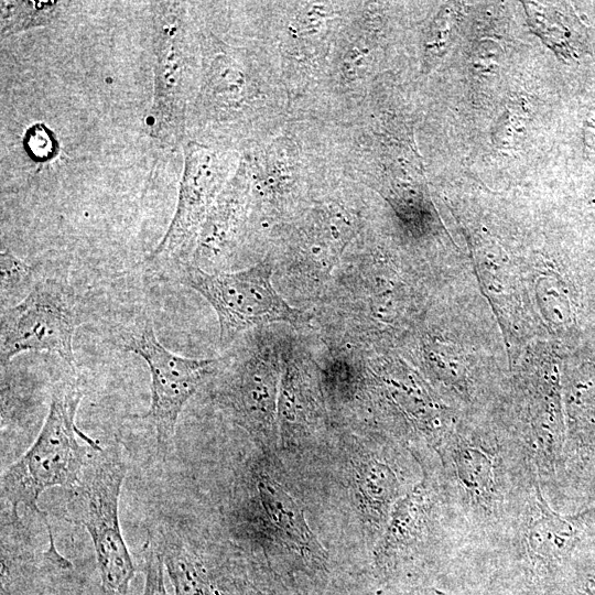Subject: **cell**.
I'll use <instances>...</instances> for the list:
<instances>
[{"label": "cell", "instance_id": "277c9868", "mask_svg": "<svg viewBox=\"0 0 595 595\" xmlns=\"http://www.w3.org/2000/svg\"><path fill=\"white\" fill-rule=\"evenodd\" d=\"M595 534V507L563 515L534 483L488 562L494 584L510 595H554L578 547Z\"/></svg>", "mask_w": 595, "mask_h": 595}, {"label": "cell", "instance_id": "d4e9b609", "mask_svg": "<svg viewBox=\"0 0 595 595\" xmlns=\"http://www.w3.org/2000/svg\"><path fill=\"white\" fill-rule=\"evenodd\" d=\"M25 142L29 152L39 160L47 159L54 153L55 141L50 131L41 125L29 129Z\"/></svg>", "mask_w": 595, "mask_h": 595}, {"label": "cell", "instance_id": "5bb4252c", "mask_svg": "<svg viewBox=\"0 0 595 595\" xmlns=\"http://www.w3.org/2000/svg\"><path fill=\"white\" fill-rule=\"evenodd\" d=\"M215 400L266 456L279 447L282 363L269 346L223 357Z\"/></svg>", "mask_w": 595, "mask_h": 595}, {"label": "cell", "instance_id": "7c38bea8", "mask_svg": "<svg viewBox=\"0 0 595 595\" xmlns=\"http://www.w3.org/2000/svg\"><path fill=\"white\" fill-rule=\"evenodd\" d=\"M148 313L120 332V345L141 357L151 378V402L141 418L150 423L161 450L172 444L178 416L198 388L219 371L224 358H185L156 338Z\"/></svg>", "mask_w": 595, "mask_h": 595}, {"label": "cell", "instance_id": "4316f807", "mask_svg": "<svg viewBox=\"0 0 595 595\" xmlns=\"http://www.w3.org/2000/svg\"><path fill=\"white\" fill-rule=\"evenodd\" d=\"M439 594H441V595H453V594L442 593V592H440Z\"/></svg>", "mask_w": 595, "mask_h": 595}, {"label": "cell", "instance_id": "8992f818", "mask_svg": "<svg viewBox=\"0 0 595 595\" xmlns=\"http://www.w3.org/2000/svg\"><path fill=\"white\" fill-rule=\"evenodd\" d=\"M391 24V4L356 0L336 36L323 76L292 118L336 125L354 122L374 84L386 72Z\"/></svg>", "mask_w": 595, "mask_h": 595}, {"label": "cell", "instance_id": "4fadbf2b", "mask_svg": "<svg viewBox=\"0 0 595 595\" xmlns=\"http://www.w3.org/2000/svg\"><path fill=\"white\" fill-rule=\"evenodd\" d=\"M242 153L224 147L188 140L176 209L171 224L149 257L152 263H190L202 227L215 201L235 174Z\"/></svg>", "mask_w": 595, "mask_h": 595}, {"label": "cell", "instance_id": "2e32d148", "mask_svg": "<svg viewBox=\"0 0 595 595\" xmlns=\"http://www.w3.org/2000/svg\"><path fill=\"white\" fill-rule=\"evenodd\" d=\"M240 499L242 523L261 542L291 554L304 569L323 570L327 553L309 526L301 505L260 463L244 478Z\"/></svg>", "mask_w": 595, "mask_h": 595}, {"label": "cell", "instance_id": "7a4b0ae2", "mask_svg": "<svg viewBox=\"0 0 595 595\" xmlns=\"http://www.w3.org/2000/svg\"><path fill=\"white\" fill-rule=\"evenodd\" d=\"M291 119V104L274 56L245 33L234 43L201 20V75L187 127L204 143L248 152Z\"/></svg>", "mask_w": 595, "mask_h": 595}, {"label": "cell", "instance_id": "484cf974", "mask_svg": "<svg viewBox=\"0 0 595 595\" xmlns=\"http://www.w3.org/2000/svg\"><path fill=\"white\" fill-rule=\"evenodd\" d=\"M585 140L588 147L595 149V108L588 112L585 121Z\"/></svg>", "mask_w": 595, "mask_h": 595}, {"label": "cell", "instance_id": "ac0fdd59", "mask_svg": "<svg viewBox=\"0 0 595 595\" xmlns=\"http://www.w3.org/2000/svg\"><path fill=\"white\" fill-rule=\"evenodd\" d=\"M281 363L279 446L296 451L321 435L327 412L320 383L303 361L285 355Z\"/></svg>", "mask_w": 595, "mask_h": 595}, {"label": "cell", "instance_id": "ba28073f", "mask_svg": "<svg viewBox=\"0 0 595 595\" xmlns=\"http://www.w3.org/2000/svg\"><path fill=\"white\" fill-rule=\"evenodd\" d=\"M421 467L416 484L393 506L372 548V564L388 583L418 576L457 556V541L444 504L431 448H411Z\"/></svg>", "mask_w": 595, "mask_h": 595}, {"label": "cell", "instance_id": "5b68a950", "mask_svg": "<svg viewBox=\"0 0 595 595\" xmlns=\"http://www.w3.org/2000/svg\"><path fill=\"white\" fill-rule=\"evenodd\" d=\"M356 0H283L244 3L246 33L274 56L291 104L302 108L325 71L333 44Z\"/></svg>", "mask_w": 595, "mask_h": 595}, {"label": "cell", "instance_id": "603a6c76", "mask_svg": "<svg viewBox=\"0 0 595 595\" xmlns=\"http://www.w3.org/2000/svg\"><path fill=\"white\" fill-rule=\"evenodd\" d=\"M0 266L1 305L7 309L22 301L36 281L33 280L32 268L9 250L1 251Z\"/></svg>", "mask_w": 595, "mask_h": 595}, {"label": "cell", "instance_id": "52a82bcc", "mask_svg": "<svg viewBox=\"0 0 595 595\" xmlns=\"http://www.w3.org/2000/svg\"><path fill=\"white\" fill-rule=\"evenodd\" d=\"M84 396L74 377L55 383L48 412L31 447L1 476V500L17 516L20 506L36 512L50 528L46 515L39 509L41 495L51 488H73L93 455L102 448L76 424V412Z\"/></svg>", "mask_w": 595, "mask_h": 595}, {"label": "cell", "instance_id": "ffe728a7", "mask_svg": "<svg viewBox=\"0 0 595 595\" xmlns=\"http://www.w3.org/2000/svg\"><path fill=\"white\" fill-rule=\"evenodd\" d=\"M160 550L174 595H220L204 564L175 533L162 537Z\"/></svg>", "mask_w": 595, "mask_h": 595}, {"label": "cell", "instance_id": "9c48e42d", "mask_svg": "<svg viewBox=\"0 0 595 595\" xmlns=\"http://www.w3.org/2000/svg\"><path fill=\"white\" fill-rule=\"evenodd\" d=\"M128 463L119 444L96 452L79 482L68 489V520L91 539L101 595H128L136 567L122 534L119 499Z\"/></svg>", "mask_w": 595, "mask_h": 595}, {"label": "cell", "instance_id": "6da1fadb", "mask_svg": "<svg viewBox=\"0 0 595 595\" xmlns=\"http://www.w3.org/2000/svg\"><path fill=\"white\" fill-rule=\"evenodd\" d=\"M457 556L488 561L539 478L519 433L491 428L450 430L433 448Z\"/></svg>", "mask_w": 595, "mask_h": 595}, {"label": "cell", "instance_id": "cb8c5ba5", "mask_svg": "<svg viewBox=\"0 0 595 595\" xmlns=\"http://www.w3.org/2000/svg\"><path fill=\"white\" fill-rule=\"evenodd\" d=\"M164 562L159 554L150 553L143 560V595H169L164 582Z\"/></svg>", "mask_w": 595, "mask_h": 595}, {"label": "cell", "instance_id": "d6986e66", "mask_svg": "<svg viewBox=\"0 0 595 595\" xmlns=\"http://www.w3.org/2000/svg\"><path fill=\"white\" fill-rule=\"evenodd\" d=\"M251 173L248 158L240 163L224 187L202 227L194 259L217 258L245 242L252 244Z\"/></svg>", "mask_w": 595, "mask_h": 595}, {"label": "cell", "instance_id": "9a60e30c", "mask_svg": "<svg viewBox=\"0 0 595 595\" xmlns=\"http://www.w3.org/2000/svg\"><path fill=\"white\" fill-rule=\"evenodd\" d=\"M0 360L3 366L24 351H47L75 372L74 333L79 324L73 288L64 280H36L13 306L1 309Z\"/></svg>", "mask_w": 595, "mask_h": 595}, {"label": "cell", "instance_id": "30bf717a", "mask_svg": "<svg viewBox=\"0 0 595 595\" xmlns=\"http://www.w3.org/2000/svg\"><path fill=\"white\" fill-rule=\"evenodd\" d=\"M154 87L150 133L174 145L187 128L201 75V20L184 2H156L153 11Z\"/></svg>", "mask_w": 595, "mask_h": 595}, {"label": "cell", "instance_id": "44dd1931", "mask_svg": "<svg viewBox=\"0 0 595 595\" xmlns=\"http://www.w3.org/2000/svg\"><path fill=\"white\" fill-rule=\"evenodd\" d=\"M61 9L62 2L52 0L1 1V35L48 25Z\"/></svg>", "mask_w": 595, "mask_h": 595}, {"label": "cell", "instance_id": "7402d4cb", "mask_svg": "<svg viewBox=\"0 0 595 595\" xmlns=\"http://www.w3.org/2000/svg\"><path fill=\"white\" fill-rule=\"evenodd\" d=\"M455 22V11L443 8L430 22L422 36L420 71L421 76L430 74L447 50Z\"/></svg>", "mask_w": 595, "mask_h": 595}, {"label": "cell", "instance_id": "3957f363", "mask_svg": "<svg viewBox=\"0 0 595 595\" xmlns=\"http://www.w3.org/2000/svg\"><path fill=\"white\" fill-rule=\"evenodd\" d=\"M247 155L251 173V231L269 232L296 219L342 173L332 155L327 127L291 118Z\"/></svg>", "mask_w": 595, "mask_h": 595}, {"label": "cell", "instance_id": "8fae6325", "mask_svg": "<svg viewBox=\"0 0 595 595\" xmlns=\"http://www.w3.org/2000/svg\"><path fill=\"white\" fill-rule=\"evenodd\" d=\"M274 264L266 256L258 263L236 272L210 273L194 263L177 269V279L199 293L214 309L219 339L228 346L244 332L273 322L294 327L307 325L311 315L291 306L272 283Z\"/></svg>", "mask_w": 595, "mask_h": 595}, {"label": "cell", "instance_id": "e0dca14e", "mask_svg": "<svg viewBox=\"0 0 595 595\" xmlns=\"http://www.w3.org/2000/svg\"><path fill=\"white\" fill-rule=\"evenodd\" d=\"M403 443H390L363 451L353 461L351 491L360 521L376 544L394 504L420 479V464ZM408 447V446H407ZM372 545V548H374Z\"/></svg>", "mask_w": 595, "mask_h": 595}]
</instances>
